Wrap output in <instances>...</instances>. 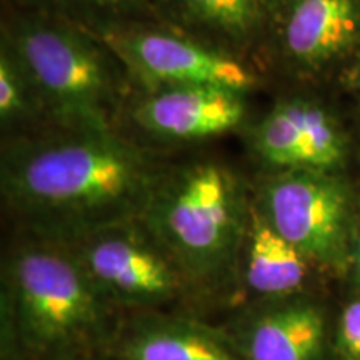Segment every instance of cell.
Wrapping results in <instances>:
<instances>
[{
	"mask_svg": "<svg viewBox=\"0 0 360 360\" xmlns=\"http://www.w3.org/2000/svg\"><path fill=\"white\" fill-rule=\"evenodd\" d=\"M159 175L112 129L19 141L2 157L7 205L39 237L58 242L141 220Z\"/></svg>",
	"mask_w": 360,
	"mask_h": 360,
	"instance_id": "1",
	"label": "cell"
},
{
	"mask_svg": "<svg viewBox=\"0 0 360 360\" xmlns=\"http://www.w3.org/2000/svg\"><path fill=\"white\" fill-rule=\"evenodd\" d=\"M112 305L69 247L40 237L4 269L2 347L11 359L79 354L107 332Z\"/></svg>",
	"mask_w": 360,
	"mask_h": 360,
	"instance_id": "2",
	"label": "cell"
},
{
	"mask_svg": "<svg viewBox=\"0 0 360 360\" xmlns=\"http://www.w3.org/2000/svg\"><path fill=\"white\" fill-rule=\"evenodd\" d=\"M249 209L236 174L204 160L160 174L139 222L188 283L207 285L237 265Z\"/></svg>",
	"mask_w": 360,
	"mask_h": 360,
	"instance_id": "3",
	"label": "cell"
},
{
	"mask_svg": "<svg viewBox=\"0 0 360 360\" xmlns=\"http://www.w3.org/2000/svg\"><path fill=\"white\" fill-rule=\"evenodd\" d=\"M34 85L35 96L67 129H110L119 80L107 53L60 22L22 20L4 39Z\"/></svg>",
	"mask_w": 360,
	"mask_h": 360,
	"instance_id": "4",
	"label": "cell"
},
{
	"mask_svg": "<svg viewBox=\"0 0 360 360\" xmlns=\"http://www.w3.org/2000/svg\"><path fill=\"white\" fill-rule=\"evenodd\" d=\"M62 244L112 307H157L179 299L188 285L179 265L139 220L98 229Z\"/></svg>",
	"mask_w": 360,
	"mask_h": 360,
	"instance_id": "5",
	"label": "cell"
},
{
	"mask_svg": "<svg viewBox=\"0 0 360 360\" xmlns=\"http://www.w3.org/2000/svg\"><path fill=\"white\" fill-rule=\"evenodd\" d=\"M255 205L309 260L335 267L347 255L349 193L330 172L281 170L262 184Z\"/></svg>",
	"mask_w": 360,
	"mask_h": 360,
	"instance_id": "6",
	"label": "cell"
},
{
	"mask_svg": "<svg viewBox=\"0 0 360 360\" xmlns=\"http://www.w3.org/2000/svg\"><path fill=\"white\" fill-rule=\"evenodd\" d=\"M103 42L152 90L175 85H220L247 92L257 75L219 49L159 30L107 32Z\"/></svg>",
	"mask_w": 360,
	"mask_h": 360,
	"instance_id": "7",
	"label": "cell"
},
{
	"mask_svg": "<svg viewBox=\"0 0 360 360\" xmlns=\"http://www.w3.org/2000/svg\"><path fill=\"white\" fill-rule=\"evenodd\" d=\"M254 152L278 170L330 172L345 155L344 134L323 107L305 98L278 102L249 134Z\"/></svg>",
	"mask_w": 360,
	"mask_h": 360,
	"instance_id": "8",
	"label": "cell"
},
{
	"mask_svg": "<svg viewBox=\"0 0 360 360\" xmlns=\"http://www.w3.org/2000/svg\"><path fill=\"white\" fill-rule=\"evenodd\" d=\"M244 94L220 85L154 89L134 107V122L164 141L215 137L244 122Z\"/></svg>",
	"mask_w": 360,
	"mask_h": 360,
	"instance_id": "9",
	"label": "cell"
},
{
	"mask_svg": "<svg viewBox=\"0 0 360 360\" xmlns=\"http://www.w3.org/2000/svg\"><path fill=\"white\" fill-rule=\"evenodd\" d=\"M283 53L305 69H321L360 44V0H290L281 25Z\"/></svg>",
	"mask_w": 360,
	"mask_h": 360,
	"instance_id": "10",
	"label": "cell"
},
{
	"mask_svg": "<svg viewBox=\"0 0 360 360\" xmlns=\"http://www.w3.org/2000/svg\"><path fill=\"white\" fill-rule=\"evenodd\" d=\"M115 347L119 360H244L236 340L204 323L170 315L135 319Z\"/></svg>",
	"mask_w": 360,
	"mask_h": 360,
	"instance_id": "11",
	"label": "cell"
},
{
	"mask_svg": "<svg viewBox=\"0 0 360 360\" xmlns=\"http://www.w3.org/2000/svg\"><path fill=\"white\" fill-rule=\"evenodd\" d=\"M323 339L321 309L282 299L252 315L236 344L244 360H319Z\"/></svg>",
	"mask_w": 360,
	"mask_h": 360,
	"instance_id": "12",
	"label": "cell"
},
{
	"mask_svg": "<svg viewBox=\"0 0 360 360\" xmlns=\"http://www.w3.org/2000/svg\"><path fill=\"white\" fill-rule=\"evenodd\" d=\"M310 260L250 204L237 267L249 294L267 302L289 299L302 289Z\"/></svg>",
	"mask_w": 360,
	"mask_h": 360,
	"instance_id": "13",
	"label": "cell"
},
{
	"mask_svg": "<svg viewBox=\"0 0 360 360\" xmlns=\"http://www.w3.org/2000/svg\"><path fill=\"white\" fill-rule=\"evenodd\" d=\"M197 22L233 42L260 34L267 20V0H179Z\"/></svg>",
	"mask_w": 360,
	"mask_h": 360,
	"instance_id": "14",
	"label": "cell"
},
{
	"mask_svg": "<svg viewBox=\"0 0 360 360\" xmlns=\"http://www.w3.org/2000/svg\"><path fill=\"white\" fill-rule=\"evenodd\" d=\"M39 98L29 75L6 40L0 52V119L2 124L24 120L35 109ZM40 105V103H39Z\"/></svg>",
	"mask_w": 360,
	"mask_h": 360,
	"instance_id": "15",
	"label": "cell"
},
{
	"mask_svg": "<svg viewBox=\"0 0 360 360\" xmlns=\"http://www.w3.org/2000/svg\"><path fill=\"white\" fill-rule=\"evenodd\" d=\"M339 349L349 360H360V299L350 302L342 314Z\"/></svg>",
	"mask_w": 360,
	"mask_h": 360,
	"instance_id": "16",
	"label": "cell"
},
{
	"mask_svg": "<svg viewBox=\"0 0 360 360\" xmlns=\"http://www.w3.org/2000/svg\"><path fill=\"white\" fill-rule=\"evenodd\" d=\"M56 4H64V6H75L85 8H101V11H117V8H127L135 6L141 0H51Z\"/></svg>",
	"mask_w": 360,
	"mask_h": 360,
	"instance_id": "17",
	"label": "cell"
},
{
	"mask_svg": "<svg viewBox=\"0 0 360 360\" xmlns=\"http://www.w3.org/2000/svg\"><path fill=\"white\" fill-rule=\"evenodd\" d=\"M349 82H350V85H352V87L360 94V62H359L357 65L354 67L352 72H350Z\"/></svg>",
	"mask_w": 360,
	"mask_h": 360,
	"instance_id": "18",
	"label": "cell"
},
{
	"mask_svg": "<svg viewBox=\"0 0 360 360\" xmlns=\"http://www.w3.org/2000/svg\"><path fill=\"white\" fill-rule=\"evenodd\" d=\"M62 360H102V359L87 357V355H79V354H72V355H65V357H62Z\"/></svg>",
	"mask_w": 360,
	"mask_h": 360,
	"instance_id": "19",
	"label": "cell"
},
{
	"mask_svg": "<svg viewBox=\"0 0 360 360\" xmlns=\"http://www.w3.org/2000/svg\"><path fill=\"white\" fill-rule=\"evenodd\" d=\"M355 267H357V277L360 281V236L357 240V250H355Z\"/></svg>",
	"mask_w": 360,
	"mask_h": 360,
	"instance_id": "20",
	"label": "cell"
}]
</instances>
